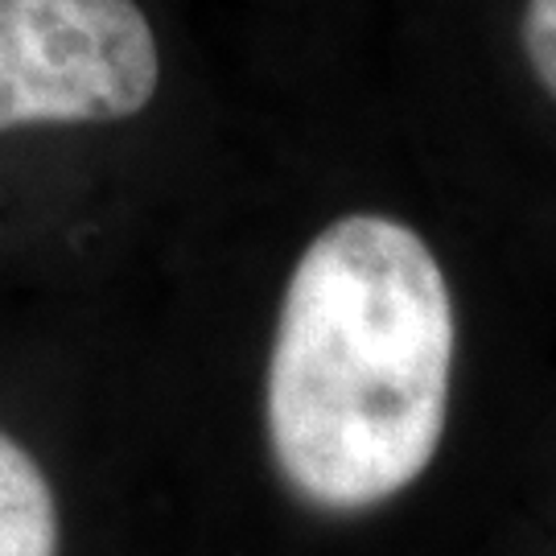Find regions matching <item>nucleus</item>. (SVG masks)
Returning <instances> with one entry per match:
<instances>
[{"mask_svg": "<svg viewBox=\"0 0 556 556\" xmlns=\"http://www.w3.org/2000/svg\"><path fill=\"white\" fill-rule=\"evenodd\" d=\"M157 79V38L137 0H0V132L128 119Z\"/></svg>", "mask_w": 556, "mask_h": 556, "instance_id": "nucleus-2", "label": "nucleus"}, {"mask_svg": "<svg viewBox=\"0 0 556 556\" xmlns=\"http://www.w3.org/2000/svg\"><path fill=\"white\" fill-rule=\"evenodd\" d=\"M0 556H59V507L41 466L0 429Z\"/></svg>", "mask_w": 556, "mask_h": 556, "instance_id": "nucleus-3", "label": "nucleus"}, {"mask_svg": "<svg viewBox=\"0 0 556 556\" xmlns=\"http://www.w3.org/2000/svg\"><path fill=\"white\" fill-rule=\"evenodd\" d=\"M519 41L540 87L556 100V0H523Z\"/></svg>", "mask_w": 556, "mask_h": 556, "instance_id": "nucleus-4", "label": "nucleus"}, {"mask_svg": "<svg viewBox=\"0 0 556 556\" xmlns=\"http://www.w3.org/2000/svg\"><path fill=\"white\" fill-rule=\"evenodd\" d=\"M454 298L396 219L330 223L289 277L268 358V441L285 482L326 511L400 495L433 462L454 379Z\"/></svg>", "mask_w": 556, "mask_h": 556, "instance_id": "nucleus-1", "label": "nucleus"}]
</instances>
